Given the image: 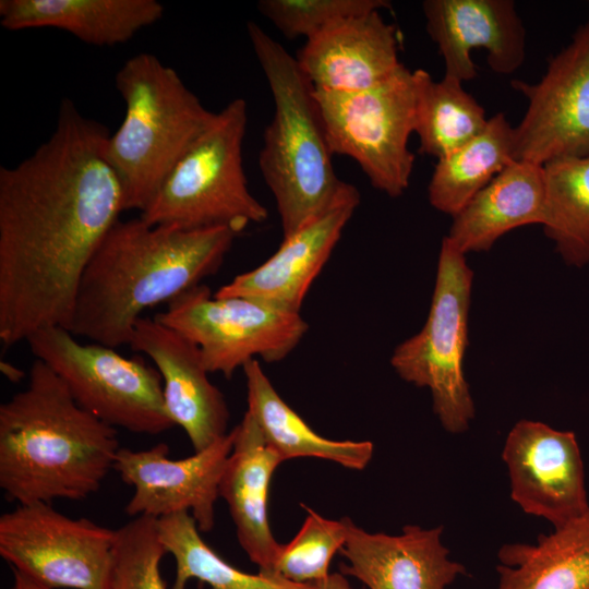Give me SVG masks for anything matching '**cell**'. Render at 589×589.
<instances>
[{"label": "cell", "mask_w": 589, "mask_h": 589, "mask_svg": "<svg viewBox=\"0 0 589 589\" xmlns=\"http://www.w3.org/2000/svg\"><path fill=\"white\" fill-rule=\"evenodd\" d=\"M107 127L64 98L50 137L0 168V340L69 330L82 275L120 219L123 193Z\"/></svg>", "instance_id": "cell-1"}, {"label": "cell", "mask_w": 589, "mask_h": 589, "mask_svg": "<svg viewBox=\"0 0 589 589\" xmlns=\"http://www.w3.org/2000/svg\"><path fill=\"white\" fill-rule=\"evenodd\" d=\"M239 235L119 219L85 267L69 330L113 349L130 345L142 312L216 274Z\"/></svg>", "instance_id": "cell-2"}, {"label": "cell", "mask_w": 589, "mask_h": 589, "mask_svg": "<svg viewBox=\"0 0 589 589\" xmlns=\"http://www.w3.org/2000/svg\"><path fill=\"white\" fill-rule=\"evenodd\" d=\"M120 448L117 429L84 410L39 359L27 385L0 406V489L19 505L86 498Z\"/></svg>", "instance_id": "cell-3"}, {"label": "cell", "mask_w": 589, "mask_h": 589, "mask_svg": "<svg viewBox=\"0 0 589 589\" xmlns=\"http://www.w3.org/2000/svg\"><path fill=\"white\" fill-rule=\"evenodd\" d=\"M247 32L274 101L259 166L288 237L357 188L335 172L313 87L296 57L259 24L248 22Z\"/></svg>", "instance_id": "cell-4"}, {"label": "cell", "mask_w": 589, "mask_h": 589, "mask_svg": "<svg viewBox=\"0 0 589 589\" xmlns=\"http://www.w3.org/2000/svg\"><path fill=\"white\" fill-rule=\"evenodd\" d=\"M115 84L125 113L108 139L106 156L122 188L123 209L142 213L216 112L153 53L129 58Z\"/></svg>", "instance_id": "cell-5"}, {"label": "cell", "mask_w": 589, "mask_h": 589, "mask_svg": "<svg viewBox=\"0 0 589 589\" xmlns=\"http://www.w3.org/2000/svg\"><path fill=\"white\" fill-rule=\"evenodd\" d=\"M248 122L243 98L231 100L173 166L140 213L148 225L202 229L227 226L239 233L268 212L250 192L243 168Z\"/></svg>", "instance_id": "cell-6"}, {"label": "cell", "mask_w": 589, "mask_h": 589, "mask_svg": "<svg viewBox=\"0 0 589 589\" xmlns=\"http://www.w3.org/2000/svg\"><path fill=\"white\" fill-rule=\"evenodd\" d=\"M472 280L466 255L445 237L426 321L390 358L400 378L430 389L434 413L453 434L468 430L476 413L464 371Z\"/></svg>", "instance_id": "cell-7"}, {"label": "cell", "mask_w": 589, "mask_h": 589, "mask_svg": "<svg viewBox=\"0 0 589 589\" xmlns=\"http://www.w3.org/2000/svg\"><path fill=\"white\" fill-rule=\"evenodd\" d=\"M67 385L87 412L115 429L157 435L175 424L164 401L163 380L143 358H127L113 348L81 344L70 330L52 326L26 341Z\"/></svg>", "instance_id": "cell-8"}, {"label": "cell", "mask_w": 589, "mask_h": 589, "mask_svg": "<svg viewBox=\"0 0 589 589\" xmlns=\"http://www.w3.org/2000/svg\"><path fill=\"white\" fill-rule=\"evenodd\" d=\"M313 96L332 154L352 158L371 184L390 197L408 189L414 155L416 82L404 64L378 85L357 92Z\"/></svg>", "instance_id": "cell-9"}, {"label": "cell", "mask_w": 589, "mask_h": 589, "mask_svg": "<svg viewBox=\"0 0 589 589\" xmlns=\"http://www.w3.org/2000/svg\"><path fill=\"white\" fill-rule=\"evenodd\" d=\"M154 317L199 347L208 373L228 378L256 357L269 363L285 359L309 327L300 313L250 298H216L203 284Z\"/></svg>", "instance_id": "cell-10"}, {"label": "cell", "mask_w": 589, "mask_h": 589, "mask_svg": "<svg viewBox=\"0 0 589 589\" xmlns=\"http://www.w3.org/2000/svg\"><path fill=\"white\" fill-rule=\"evenodd\" d=\"M115 538L116 530L49 503L19 505L0 517L2 558L50 589H107Z\"/></svg>", "instance_id": "cell-11"}, {"label": "cell", "mask_w": 589, "mask_h": 589, "mask_svg": "<svg viewBox=\"0 0 589 589\" xmlns=\"http://www.w3.org/2000/svg\"><path fill=\"white\" fill-rule=\"evenodd\" d=\"M512 86L528 101L514 127L516 160L543 166L589 155V16L538 82L515 80Z\"/></svg>", "instance_id": "cell-12"}, {"label": "cell", "mask_w": 589, "mask_h": 589, "mask_svg": "<svg viewBox=\"0 0 589 589\" xmlns=\"http://www.w3.org/2000/svg\"><path fill=\"white\" fill-rule=\"evenodd\" d=\"M233 441L232 429L208 447L182 459L169 458L166 443L144 450L121 447L113 470L133 488L125 513L133 518L158 519L191 510L200 531L209 532L215 525V503Z\"/></svg>", "instance_id": "cell-13"}, {"label": "cell", "mask_w": 589, "mask_h": 589, "mask_svg": "<svg viewBox=\"0 0 589 589\" xmlns=\"http://www.w3.org/2000/svg\"><path fill=\"white\" fill-rule=\"evenodd\" d=\"M502 458L510 497L526 513L560 527L589 509L575 433L522 419L508 432Z\"/></svg>", "instance_id": "cell-14"}, {"label": "cell", "mask_w": 589, "mask_h": 589, "mask_svg": "<svg viewBox=\"0 0 589 589\" xmlns=\"http://www.w3.org/2000/svg\"><path fill=\"white\" fill-rule=\"evenodd\" d=\"M129 346L154 362L163 380L166 410L173 424L183 429L194 452L228 433L227 402L209 381L195 344L155 317L142 316Z\"/></svg>", "instance_id": "cell-15"}, {"label": "cell", "mask_w": 589, "mask_h": 589, "mask_svg": "<svg viewBox=\"0 0 589 589\" xmlns=\"http://www.w3.org/2000/svg\"><path fill=\"white\" fill-rule=\"evenodd\" d=\"M426 32L443 58L446 76H477L471 52L484 49L489 67L512 74L526 57V31L512 0H425Z\"/></svg>", "instance_id": "cell-16"}, {"label": "cell", "mask_w": 589, "mask_h": 589, "mask_svg": "<svg viewBox=\"0 0 589 589\" xmlns=\"http://www.w3.org/2000/svg\"><path fill=\"white\" fill-rule=\"evenodd\" d=\"M442 533V526L417 525L405 526L397 536L371 533L347 518L340 553L348 564L340 569L369 589H447L466 568L449 557Z\"/></svg>", "instance_id": "cell-17"}, {"label": "cell", "mask_w": 589, "mask_h": 589, "mask_svg": "<svg viewBox=\"0 0 589 589\" xmlns=\"http://www.w3.org/2000/svg\"><path fill=\"white\" fill-rule=\"evenodd\" d=\"M297 62L322 92H357L389 79L402 63L395 27L372 11L340 20L305 40Z\"/></svg>", "instance_id": "cell-18"}, {"label": "cell", "mask_w": 589, "mask_h": 589, "mask_svg": "<svg viewBox=\"0 0 589 589\" xmlns=\"http://www.w3.org/2000/svg\"><path fill=\"white\" fill-rule=\"evenodd\" d=\"M360 203L357 191L288 237L252 271L221 286L216 298L243 297L300 313L303 300Z\"/></svg>", "instance_id": "cell-19"}, {"label": "cell", "mask_w": 589, "mask_h": 589, "mask_svg": "<svg viewBox=\"0 0 589 589\" xmlns=\"http://www.w3.org/2000/svg\"><path fill=\"white\" fill-rule=\"evenodd\" d=\"M235 441L219 485L235 522L239 544L260 573L273 574L280 552L268 519L272 476L283 462L271 448L253 416L245 411L233 428Z\"/></svg>", "instance_id": "cell-20"}, {"label": "cell", "mask_w": 589, "mask_h": 589, "mask_svg": "<svg viewBox=\"0 0 589 589\" xmlns=\"http://www.w3.org/2000/svg\"><path fill=\"white\" fill-rule=\"evenodd\" d=\"M544 214L543 166L515 160L453 216L446 237L465 255L484 252L513 229L542 225Z\"/></svg>", "instance_id": "cell-21"}, {"label": "cell", "mask_w": 589, "mask_h": 589, "mask_svg": "<svg viewBox=\"0 0 589 589\" xmlns=\"http://www.w3.org/2000/svg\"><path fill=\"white\" fill-rule=\"evenodd\" d=\"M156 0H1L0 24L9 31L51 27L94 46L129 41L164 15Z\"/></svg>", "instance_id": "cell-22"}, {"label": "cell", "mask_w": 589, "mask_h": 589, "mask_svg": "<svg viewBox=\"0 0 589 589\" xmlns=\"http://www.w3.org/2000/svg\"><path fill=\"white\" fill-rule=\"evenodd\" d=\"M248 410L266 444L286 461L316 457L352 469H364L373 456L369 441H335L315 431L279 396L256 359L243 368Z\"/></svg>", "instance_id": "cell-23"}, {"label": "cell", "mask_w": 589, "mask_h": 589, "mask_svg": "<svg viewBox=\"0 0 589 589\" xmlns=\"http://www.w3.org/2000/svg\"><path fill=\"white\" fill-rule=\"evenodd\" d=\"M496 589H589V509L537 543L498 551Z\"/></svg>", "instance_id": "cell-24"}, {"label": "cell", "mask_w": 589, "mask_h": 589, "mask_svg": "<svg viewBox=\"0 0 589 589\" xmlns=\"http://www.w3.org/2000/svg\"><path fill=\"white\" fill-rule=\"evenodd\" d=\"M515 160L514 127L498 112L479 135L437 159L428 187L429 202L455 216Z\"/></svg>", "instance_id": "cell-25"}, {"label": "cell", "mask_w": 589, "mask_h": 589, "mask_svg": "<svg viewBox=\"0 0 589 589\" xmlns=\"http://www.w3.org/2000/svg\"><path fill=\"white\" fill-rule=\"evenodd\" d=\"M416 82L414 133L420 153L440 159L459 148L486 127L484 108L458 79L434 81L422 69L413 71Z\"/></svg>", "instance_id": "cell-26"}, {"label": "cell", "mask_w": 589, "mask_h": 589, "mask_svg": "<svg viewBox=\"0 0 589 589\" xmlns=\"http://www.w3.org/2000/svg\"><path fill=\"white\" fill-rule=\"evenodd\" d=\"M161 544L176 562L172 589H187L197 579L211 589H315L314 584L289 581L276 574H249L227 563L202 539L189 512L157 519Z\"/></svg>", "instance_id": "cell-27"}, {"label": "cell", "mask_w": 589, "mask_h": 589, "mask_svg": "<svg viewBox=\"0 0 589 589\" xmlns=\"http://www.w3.org/2000/svg\"><path fill=\"white\" fill-rule=\"evenodd\" d=\"M544 233L569 266L589 264V155L545 165Z\"/></svg>", "instance_id": "cell-28"}, {"label": "cell", "mask_w": 589, "mask_h": 589, "mask_svg": "<svg viewBox=\"0 0 589 589\" xmlns=\"http://www.w3.org/2000/svg\"><path fill=\"white\" fill-rule=\"evenodd\" d=\"M308 515L299 532L283 545L273 574L298 584H315L326 579L334 554L347 537V518L327 519L303 505Z\"/></svg>", "instance_id": "cell-29"}, {"label": "cell", "mask_w": 589, "mask_h": 589, "mask_svg": "<svg viewBox=\"0 0 589 589\" xmlns=\"http://www.w3.org/2000/svg\"><path fill=\"white\" fill-rule=\"evenodd\" d=\"M165 554L157 519L134 517L116 530L107 589H167L160 574Z\"/></svg>", "instance_id": "cell-30"}, {"label": "cell", "mask_w": 589, "mask_h": 589, "mask_svg": "<svg viewBox=\"0 0 589 589\" xmlns=\"http://www.w3.org/2000/svg\"><path fill=\"white\" fill-rule=\"evenodd\" d=\"M385 0H261L260 13L285 37L305 40L329 25L372 11L389 8Z\"/></svg>", "instance_id": "cell-31"}, {"label": "cell", "mask_w": 589, "mask_h": 589, "mask_svg": "<svg viewBox=\"0 0 589 589\" xmlns=\"http://www.w3.org/2000/svg\"><path fill=\"white\" fill-rule=\"evenodd\" d=\"M315 589H352L341 574H329L328 577L322 581L315 582Z\"/></svg>", "instance_id": "cell-32"}, {"label": "cell", "mask_w": 589, "mask_h": 589, "mask_svg": "<svg viewBox=\"0 0 589 589\" xmlns=\"http://www.w3.org/2000/svg\"><path fill=\"white\" fill-rule=\"evenodd\" d=\"M12 572L13 582L10 589H50L15 569Z\"/></svg>", "instance_id": "cell-33"}, {"label": "cell", "mask_w": 589, "mask_h": 589, "mask_svg": "<svg viewBox=\"0 0 589 589\" xmlns=\"http://www.w3.org/2000/svg\"><path fill=\"white\" fill-rule=\"evenodd\" d=\"M2 373L11 381V382H19L23 376L24 373L13 364L9 362L1 361L0 364Z\"/></svg>", "instance_id": "cell-34"}]
</instances>
